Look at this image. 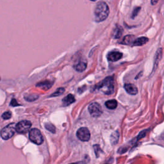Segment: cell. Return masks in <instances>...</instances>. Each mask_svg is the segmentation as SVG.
<instances>
[{
    "label": "cell",
    "instance_id": "ba28073f",
    "mask_svg": "<svg viewBox=\"0 0 164 164\" xmlns=\"http://www.w3.org/2000/svg\"><path fill=\"white\" fill-rule=\"evenodd\" d=\"M122 57V53L119 51L110 52L107 55V58L110 62H116L121 59Z\"/></svg>",
    "mask_w": 164,
    "mask_h": 164
},
{
    "label": "cell",
    "instance_id": "484cf974",
    "mask_svg": "<svg viewBox=\"0 0 164 164\" xmlns=\"http://www.w3.org/2000/svg\"><path fill=\"white\" fill-rule=\"evenodd\" d=\"M158 3V1H151V4L153 5H155V4H157Z\"/></svg>",
    "mask_w": 164,
    "mask_h": 164
},
{
    "label": "cell",
    "instance_id": "83f0119b",
    "mask_svg": "<svg viewBox=\"0 0 164 164\" xmlns=\"http://www.w3.org/2000/svg\"><path fill=\"white\" fill-rule=\"evenodd\" d=\"M0 80H1V78H0Z\"/></svg>",
    "mask_w": 164,
    "mask_h": 164
},
{
    "label": "cell",
    "instance_id": "6da1fadb",
    "mask_svg": "<svg viewBox=\"0 0 164 164\" xmlns=\"http://www.w3.org/2000/svg\"><path fill=\"white\" fill-rule=\"evenodd\" d=\"M109 7L108 5L104 1L97 3L94 10V18L96 22L105 21L109 15Z\"/></svg>",
    "mask_w": 164,
    "mask_h": 164
},
{
    "label": "cell",
    "instance_id": "3957f363",
    "mask_svg": "<svg viewBox=\"0 0 164 164\" xmlns=\"http://www.w3.org/2000/svg\"><path fill=\"white\" fill-rule=\"evenodd\" d=\"M15 126L16 124L15 123H11L3 128L1 131V138L4 140H9L10 138H12L16 131Z\"/></svg>",
    "mask_w": 164,
    "mask_h": 164
},
{
    "label": "cell",
    "instance_id": "9a60e30c",
    "mask_svg": "<svg viewBox=\"0 0 164 164\" xmlns=\"http://www.w3.org/2000/svg\"><path fill=\"white\" fill-rule=\"evenodd\" d=\"M105 106L108 109H110V110H114V109H116L117 108V101L115 100V99L108 100L105 103Z\"/></svg>",
    "mask_w": 164,
    "mask_h": 164
},
{
    "label": "cell",
    "instance_id": "ac0fdd59",
    "mask_svg": "<svg viewBox=\"0 0 164 164\" xmlns=\"http://www.w3.org/2000/svg\"><path fill=\"white\" fill-rule=\"evenodd\" d=\"M65 92V89L63 88V87H61V88H59L58 89L56 90V91L54 92V93H53L51 95H50V97H56V96H59L62 94H64V92Z\"/></svg>",
    "mask_w": 164,
    "mask_h": 164
},
{
    "label": "cell",
    "instance_id": "7402d4cb",
    "mask_svg": "<svg viewBox=\"0 0 164 164\" xmlns=\"http://www.w3.org/2000/svg\"><path fill=\"white\" fill-rule=\"evenodd\" d=\"M2 118L5 119V120H7V119H9L11 118V117H12V114L10 111H8V112H5L2 115Z\"/></svg>",
    "mask_w": 164,
    "mask_h": 164
},
{
    "label": "cell",
    "instance_id": "44dd1931",
    "mask_svg": "<svg viewBox=\"0 0 164 164\" xmlns=\"http://www.w3.org/2000/svg\"><path fill=\"white\" fill-rule=\"evenodd\" d=\"M24 98H25L26 101H34L37 100L38 98H39V95L36 94H32L28 95V96H25Z\"/></svg>",
    "mask_w": 164,
    "mask_h": 164
},
{
    "label": "cell",
    "instance_id": "4fadbf2b",
    "mask_svg": "<svg viewBox=\"0 0 164 164\" xmlns=\"http://www.w3.org/2000/svg\"><path fill=\"white\" fill-rule=\"evenodd\" d=\"M135 40V37H134L133 35H126L123 39L122 44H124L126 45H133V43L134 42Z\"/></svg>",
    "mask_w": 164,
    "mask_h": 164
},
{
    "label": "cell",
    "instance_id": "603a6c76",
    "mask_svg": "<svg viewBox=\"0 0 164 164\" xmlns=\"http://www.w3.org/2000/svg\"><path fill=\"white\" fill-rule=\"evenodd\" d=\"M94 151H95V153L96 155V157H99V154H98V151H101V149L99 146L98 145H94Z\"/></svg>",
    "mask_w": 164,
    "mask_h": 164
},
{
    "label": "cell",
    "instance_id": "52a82bcc",
    "mask_svg": "<svg viewBox=\"0 0 164 164\" xmlns=\"http://www.w3.org/2000/svg\"><path fill=\"white\" fill-rule=\"evenodd\" d=\"M76 136L82 142H87L91 138V133L87 128H81L76 132Z\"/></svg>",
    "mask_w": 164,
    "mask_h": 164
},
{
    "label": "cell",
    "instance_id": "30bf717a",
    "mask_svg": "<svg viewBox=\"0 0 164 164\" xmlns=\"http://www.w3.org/2000/svg\"><path fill=\"white\" fill-rule=\"evenodd\" d=\"M75 101V98L73 94H68L62 99L63 105L65 106H69Z\"/></svg>",
    "mask_w": 164,
    "mask_h": 164
},
{
    "label": "cell",
    "instance_id": "7a4b0ae2",
    "mask_svg": "<svg viewBox=\"0 0 164 164\" xmlns=\"http://www.w3.org/2000/svg\"><path fill=\"white\" fill-rule=\"evenodd\" d=\"M94 90H99L106 95L113 94L114 92V78L112 76L106 77L94 87Z\"/></svg>",
    "mask_w": 164,
    "mask_h": 164
},
{
    "label": "cell",
    "instance_id": "9c48e42d",
    "mask_svg": "<svg viewBox=\"0 0 164 164\" xmlns=\"http://www.w3.org/2000/svg\"><path fill=\"white\" fill-rule=\"evenodd\" d=\"M124 89L130 95H136L138 93V89L135 85L126 83L124 85Z\"/></svg>",
    "mask_w": 164,
    "mask_h": 164
},
{
    "label": "cell",
    "instance_id": "5b68a950",
    "mask_svg": "<svg viewBox=\"0 0 164 164\" xmlns=\"http://www.w3.org/2000/svg\"><path fill=\"white\" fill-rule=\"evenodd\" d=\"M89 112L94 117H99L103 113V110L101 105L98 103L94 102L89 106Z\"/></svg>",
    "mask_w": 164,
    "mask_h": 164
},
{
    "label": "cell",
    "instance_id": "d6986e66",
    "mask_svg": "<svg viewBox=\"0 0 164 164\" xmlns=\"http://www.w3.org/2000/svg\"><path fill=\"white\" fill-rule=\"evenodd\" d=\"M161 56H162V50H161V49H159V50L157 51V54H156V56H155V67H157V65L158 64V62L160 61Z\"/></svg>",
    "mask_w": 164,
    "mask_h": 164
},
{
    "label": "cell",
    "instance_id": "d4e9b609",
    "mask_svg": "<svg viewBox=\"0 0 164 164\" xmlns=\"http://www.w3.org/2000/svg\"><path fill=\"white\" fill-rule=\"evenodd\" d=\"M140 9V7H136V8H135V9H134L133 12V17H135V16H136V15H137V13H138L139 10Z\"/></svg>",
    "mask_w": 164,
    "mask_h": 164
},
{
    "label": "cell",
    "instance_id": "8fae6325",
    "mask_svg": "<svg viewBox=\"0 0 164 164\" xmlns=\"http://www.w3.org/2000/svg\"><path fill=\"white\" fill-rule=\"evenodd\" d=\"M149 41V39L147 37H139L138 39H136L134 41V42L133 43V45L134 46H143L144 44L148 42Z\"/></svg>",
    "mask_w": 164,
    "mask_h": 164
},
{
    "label": "cell",
    "instance_id": "7c38bea8",
    "mask_svg": "<svg viewBox=\"0 0 164 164\" xmlns=\"http://www.w3.org/2000/svg\"><path fill=\"white\" fill-rule=\"evenodd\" d=\"M87 66V62L84 61H80L78 64L74 65V68H75L76 71H77L78 72H83L86 69Z\"/></svg>",
    "mask_w": 164,
    "mask_h": 164
},
{
    "label": "cell",
    "instance_id": "8992f818",
    "mask_svg": "<svg viewBox=\"0 0 164 164\" xmlns=\"http://www.w3.org/2000/svg\"><path fill=\"white\" fill-rule=\"evenodd\" d=\"M31 126L32 123L30 121L24 120V121H21L16 124L15 130L19 133H25L28 132Z\"/></svg>",
    "mask_w": 164,
    "mask_h": 164
},
{
    "label": "cell",
    "instance_id": "2e32d148",
    "mask_svg": "<svg viewBox=\"0 0 164 164\" xmlns=\"http://www.w3.org/2000/svg\"><path fill=\"white\" fill-rule=\"evenodd\" d=\"M119 132L116 131V132H114L110 136V142L111 144L112 145H116L119 141Z\"/></svg>",
    "mask_w": 164,
    "mask_h": 164
},
{
    "label": "cell",
    "instance_id": "277c9868",
    "mask_svg": "<svg viewBox=\"0 0 164 164\" xmlns=\"http://www.w3.org/2000/svg\"><path fill=\"white\" fill-rule=\"evenodd\" d=\"M29 138L32 142L35 144L40 145L43 143L44 138L39 130L34 128L29 133Z\"/></svg>",
    "mask_w": 164,
    "mask_h": 164
},
{
    "label": "cell",
    "instance_id": "f1b7e54d",
    "mask_svg": "<svg viewBox=\"0 0 164 164\" xmlns=\"http://www.w3.org/2000/svg\"><path fill=\"white\" fill-rule=\"evenodd\" d=\"M106 164H108V163H106Z\"/></svg>",
    "mask_w": 164,
    "mask_h": 164
},
{
    "label": "cell",
    "instance_id": "5bb4252c",
    "mask_svg": "<svg viewBox=\"0 0 164 164\" xmlns=\"http://www.w3.org/2000/svg\"><path fill=\"white\" fill-rule=\"evenodd\" d=\"M53 85V83L52 82H50L49 81H45L43 82H40V83H38L37 85V87H40V88H42V89L44 90H47L51 88V87Z\"/></svg>",
    "mask_w": 164,
    "mask_h": 164
},
{
    "label": "cell",
    "instance_id": "e0dca14e",
    "mask_svg": "<svg viewBox=\"0 0 164 164\" xmlns=\"http://www.w3.org/2000/svg\"><path fill=\"white\" fill-rule=\"evenodd\" d=\"M122 34V29L121 28V27L120 26H117V28L114 30V37L116 38V39H118L121 36V35Z\"/></svg>",
    "mask_w": 164,
    "mask_h": 164
},
{
    "label": "cell",
    "instance_id": "cb8c5ba5",
    "mask_svg": "<svg viewBox=\"0 0 164 164\" xmlns=\"http://www.w3.org/2000/svg\"><path fill=\"white\" fill-rule=\"evenodd\" d=\"M10 106H19V105L18 103L17 102V101H16L15 99H12V101H11V102H10Z\"/></svg>",
    "mask_w": 164,
    "mask_h": 164
},
{
    "label": "cell",
    "instance_id": "4316f807",
    "mask_svg": "<svg viewBox=\"0 0 164 164\" xmlns=\"http://www.w3.org/2000/svg\"><path fill=\"white\" fill-rule=\"evenodd\" d=\"M71 164H85L83 162H77V163H71Z\"/></svg>",
    "mask_w": 164,
    "mask_h": 164
},
{
    "label": "cell",
    "instance_id": "ffe728a7",
    "mask_svg": "<svg viewBox=\"0 0 164 164\" xmlns=\"http://www.w3.org/2000/svg\"><path fill=\"white\" fill-rule=\"evenodd\" d=\"M45 128H46V130H49L51 133H55L56 132L55 127L54 126V125L50 124V123H46V124H45Z\"/></svg>",
    "mask_w": 164,
    "mask_h": 164
}]
</instances>
